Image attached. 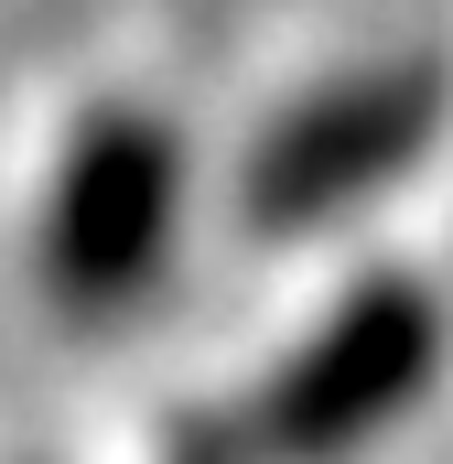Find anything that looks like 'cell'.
I'll list each match as a JSON object with an SVG mask.
<instances>
[{"label":"cell","instance_id":"cell-3","mask_svg":"<svg viewBox=\"0 0 453 464\" xmlns=\"http://www.w3.org/2000/svg\"><path fill=\"white\" fill-rule=\"evenodd\" d=\"M443 109H453V87L432 65H367V76L324 87V98H303V109L248 151L237 206H248L259 227H281V237L324 227L345 206H367L378 184H400V173L432 151Z\"/></svg>","mask_w":453,"mask_h":464},{"label":"cell","instance_id":"cell-2","mask_svg":"<svg viewBox=\"0 0 453 464\" xmlns=\"http://www.w3.org/2000/svg\"><path fill=\"white\" fill-rule=\"evenodd\" d=\"M184 217V140L151 109H98L76 119L54 195H43V281L65 314H119L151 292V270L173 259Z\"/></svg>","mask_w":453,"mask_h":464},{"label":"cell","instance_id":"cell-1","mask_svg":"<svg viewBox=\"0 0 453 464\" xmlns=\"http://www.w3.org/2000/svg\"><path fill=\"white\" fill-rule=\"evenodd\" d=\"M443 303L400 270L356 281L335 314L281 356V378L248 400V454L259 464H335L356 443H378L432 378H443Z\"/></svg>","mask_w":453,"mask_h":464}]
</instances>
